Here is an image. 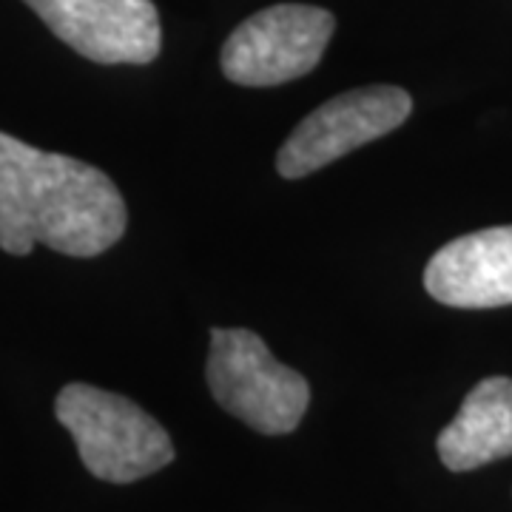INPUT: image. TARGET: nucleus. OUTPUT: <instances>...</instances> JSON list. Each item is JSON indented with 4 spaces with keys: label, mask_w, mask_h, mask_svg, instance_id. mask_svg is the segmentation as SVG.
Listing matches in <instances>:
<instances>
[{
    "label": "nucleus",
    "mask_w": 512,
    "mask_h": 512,
    "mask_svg": "<svg viewBox=\"0 0 512 512\" xmlns=\"http://www.w3.org/2000/svg\"><path fill=\"white\" fill-rule=\"evenodd\" d=\"M52 35L103 66H143L160 55L163 26L151 0H23Z\"/></svg>",
    "instance_id": "nucleus-6"
},
{
    "label": "nucleus",
    "mask_w": 512,
    "mask_h": 512,
    "mask_svg": "<svg viewBox=\"0 0 512 512\" xmlns=\"http://www.w3.org/2000/svg\"><path fill=\"white\" fill-rule=\"evenodd\" d=\"M424 288L450 308L512 305V225L447 242L427 262Z\"/></svg>",
    "instance_id": "nucleus-7"
},
{
    "label": "nucleus",
    "mask_w": 512,
    "mask_h": 512,
    "mask_svg": "<svg viewBox=\"0 0 512 512\" xmlns=\"http://www.w3.org/2000/svg\"><path fill=\"white\" fill-rule=\"evenodd\" d=\"M436 447L444 467L453 473L512 456V379L490 376L478 382L456 419L439 433Z\"/></svg>",
    "instance_id": "nucleus-8"
},
{
    "label": "nucleus",
    "mask_w": 512,
    "mask_h": 512,
    "mask_svg": "<svg viewBox=\"0 0 512 512\" xmlns=\"http://www.w3.org/2000/svg\"><path fill=\"white\" fill-rule=\"evenodd\" d=\"M205 376L222 410L262 436H285L296 430L311 404L305 376L276 362L254 330H211Z\"/></svg>",
    "instance_id": "nucleus-3"
},
{
    "label": "nucleus",
    "mask_w": 512,
    "mask_h": 512,
    "mask_svg": "<svg viewBox=\"0 0 512 512\" xmlns=\"http://www.w3.org/2000/svg\"><path fill=\"white\" fill-rule=\"evenodd\" d=\"M55 413L94 478L131 484L174 461L168 433L126 396L92 384H69L57 396Z\"/></svg>",
    "instance_id": "nucleus-2"
},
{
    "label": "nucleus",
    "mask_w": 512,
    "mask_h": 512,
    "mask_svg": "<svg viewBox=\"0 0 512 512\" xmlns=\"http://www.w3.org/2000/svg\"><path fill=\"white\" fill-rule=\"evenodd\" d=\"M336 29L328 9L276 3L239 23L220 55L222 74L251 89L282 86L319 66Z\"/></svg>",
    "instance_id": "nucleus-4"
},
{
    "label": "nucleus",
    "mask_w": 512,
    "mask_h": 512,
    "mask_svg": "<svg viewBox=\"0 0 512 512\" xmlns=\"http://www.w3.org/2000/svg\"><path fill=\"white\" fill-rule=\"evenodd\" d=\"M126 225V200L106 171L0 131V251L29 256L46 245L86 259L117 245Z\"/></svg>",
    "instance_id": "nucleus-1"
},
{
    "label": "nucleus",
    "mask_w": 512,
    "mask_h": 512,
    "mask_svg": "<svg viewBox=\"0 0 512 512\" xmlns=\"http://www.w3.org/2000/svg\"><path fill=\"white\" fill-rule=\"evenodd\" d=\"M413 111V97L399 86H367L339 94L311 111L276 154L285 180H302L356 148L396 131Z\"/></svg>",
    "instance_id": "nucleus-5"
}]
</instances>
